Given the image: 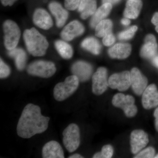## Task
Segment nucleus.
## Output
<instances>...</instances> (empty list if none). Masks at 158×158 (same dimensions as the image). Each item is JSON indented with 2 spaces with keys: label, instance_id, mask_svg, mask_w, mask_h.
<instances>
[{
  "label": "nucleus",
  "instance_id": "obj_13",
  "mask_svg": "<svg viewBox=\"0 0 158 158\" xmlns=\"http://www.w3.org/2000/svg\"><path fill=\"white\" fill-rule=\"evenodd\" d=\"M142 105L145 110H149L158 106V90L155 84L147 86L142 94Z\"/></svg>",
  "mask_w": 158,
  "mask_h": 158
},
{
  "label": "nucleus",
  "instance_id": "obj_21",
  "mask_svg": "<svg viewBox=\"0 0 158 158\" xmlns=\"http://www.w3.org/2000/svg\"><path fill=\"white\" fill-rule=\"evenodd\" d=\"M113 5L110 3L103 4L99 8L97 9L95 13L92 15L90 21V25L92 28H95L97 25L102 20L105 19L109 15L112 10Z\"/></svg>",
  "mask_w": 158,
  "mask_h": 158
},
{
  "label": "nucleus",
  "instance_id": "obj_39",
  "mask_svg": "<svg viewBox=\"0 0 158 158\" xmlns=\"http://www.w3.org/2000/svg\"><path fill=\"white\" fill-rule=\"evenodd\" d=\"M83 157L78 154H74L69 157V158H82Z\"/></svg>",
  "mask_w": 158,
  "mask_h": 158
},
{
  "label": "nucleus",
  "instance_id": "obj_33",
  "mask_svg": "<svg viewBox=\"0 0 158 158\" xmlns=\"http://www.w3.org/2000/svg\"><path fill=\"white\" fill-rule=\"evenodd\" d=\"M152 23L155 26V30L158 33V12H156L153 15L151 19Z\"/></svg>",
  "mask_w": 158,
  "mask_h": 158
},
{
  "label": "nucleus",
  "instance_id": "obj_9",
  "mask_svg": "<svg viewBox=\"0 0 158 158\" xmlns=\"http://www.w3.org/2000/svg\"><path fill=\"white\" fill-rule=\"evenodd\" d=\"M109 87L123 92L131 86V74L128 71L113 74L108 79Z\"/></svg>",
  "mask_w": 158,
  "mask_h": 158
},
{
  "label": "nucleus",
  "instance_id": "obj_14",
  "mask_svg": "<svg viewBox=\"0 0 158 158\" xmlns=\"http://www.w3.org/2000/svg\"><path fill=\"white\" fill-rule=\"evenodd\" d=\"M72 73L77 77L79 81L85 82L90 78L93 68L88 62L83 61H78L75 62L71 68Z\"/></svg>",
  "mask_w": 158,
  "mask_h": 158
},
{
  "label": "nucleus",
  "instance_id": "obj_40",
  "mask_svg": "<svg viewBox=\"0 0 158 158\" xmlns=\"http://www.w3.org/2000/svg\"><path fill=\"white\" fill-rule=\"evenodd\" d=\"M154 158H158V154L156 156H155Z\"/></svg>",
  "mask_w": 158,
  "mask_h": 158
},
{
  "label": "nucleus",
  "instance_id": "obj_1",
  "mask_svg": "<svg viewBox=\"0 0 158 158\" xmlns=\"http://www.w3.org/2000/svg\"><path fill=\"white\" fill-rule=\"evenodd\" d=\"M50 118L43 116L39 106L28 104L24 108L17 126L19 137L30 138L46 131Z\"/></svg>",
  "mask_w": 158,
  "mask_h": 158
},
{
  "label": "nucleus",
  "instance_id": "obj_11",
  "mask_svg": "<svg viewBox=\"0 0 158 158\" xmlns=\"http://www.w3.org/2000/svg\"><path fill=\"white\" fill-rule=\"evenodd\" d=\"M131 86L134 93L138 96L142 95L147 87L148 81L137 68H133L131 72Z\"/></svg>",
  "mask_w": 158,
  "mask_h": 158
},
{
  "label": "nucleus",
  "instance_id": "obj_10",
  "mask_svg": "<svg viewBox=\"0 0 158 158\" xmlns=\"http://www.w3.org/2000/svg\"><path fill=\"white\" fill-rule=\"evenodd\" d=\"M148 135L142 130H135L131 133L130 144L131 151L137 154L147 146L149 142Z\"/></svg>",
  "mask_w": 158,
  "mask_h": 158
},
{
  "label": "nucleus",
  "instance_id": "obj_32",
  "mask_svg": "<svg viewBox=\"0 0 158 158\" xmlns=\"http://www.w3.org/2000/svg\"><path fill=\"white\" fill-rule=\"evenodd\" d=\"M116 41V38L113 33H110L103 37L102 42L106 46L113 45Z\"/></svg>",
  "mask_w": 158,
  "mask_h": 158
},
{
  "label": "nucleus",
  "instance_id": "obj_36",
  "mask_svg": "<svg viewBox=\"0 0 158 158\" xmlns=\"http://www.w3.org/2000/svg\"><path fill=\"white\" fill-rule=\"evenodd\" d=\"M120 0H102L103 4L104 3H110L112 5L117 4Z\"/></svg>",
  "mask_w": 158,
  "mask_h": 158
},
{
  "label": "nucleus",
  "instance_id": "obj_3",
  "mask_svg": "<svg viewBox=\"0 0 158 158\" xmlns=\"http://www.w3.org/2000/svg\"><path fill=\"white\" fill-rule=\"evenodd\" d=\"M77 77L73 75L68 77L63 82L58 83L54 89V96L58 101H62L68 98L77 90L79 85Z\"/></svg>",
  "mask_w": 158,
  "mask_h": 158
},
{
  "label": "nucleus",
  "instance_id": "obj_37",
  "mask_svg": "<svg viewBox=\"0 0 158 158\" xmlns=\"http://www.w3.org/2000/svg\"><path fill=\"white\" fill-rule=\"evenodd\" d=\"M131 21L129 19L125 18L121 20V23L124 26H128L130 24Z\"/></svg>",
  "mask_w": 158,
  "mask_h": 158
},
{
  "label": "nucleus",
  "instance_id": "obj_20",
  "mask_svg": "<svg viewBox=\"0 0 158 158\" xmlns=\"http://www.w3.org/2000/svg\"><path fill=\"white\" fill-rule=\"evenodd\" d=\"M141 0H128L126 5L123 15L129 19H135L140 14L142 7Z\"/></svg>",
  "mask_w": 158,
  "mask_h": 158
},
{
  "label": "nucleus",
  "instance_id": "obj_25",
  "mask_svg": "<svg viewBox=\"0 0 158 158\" xmlns=\"http://www.w3.org/2000/svg\"><path fill=\"white\" fill-rule=\"evenodd\" d=\"M55 48L60 56L64 59H70L73 56V49L71 46L65 40H57L55 41Z\"/></svg>",
  "mask_w": 158,
  "mask_h": 158
},
{
  "label": "nucleus",
  "instance_id": "obj_15",
  "mask_svg": "<svg viewBox=\"0 0 158 158\" xmlns=\"http://www.w3.org/2000/svg\"><path fill=\"white\" fill-rule=\"evenodd\" d=\"M33 23L40 28L48 30L53 25L51 15L45 9L39 8L34 11L33 15Z\"/></svg>",
  "mask_w": 158,
  "mask_h": 158
},
{
  "label": "nucleus",
  "instance_id": "obj_29",
  "mask_svg": "<svg viewBox=\"0 0 158 158\" xmlns=\"http://www.w3.org/2000/svg\"><path fill=\"white\" fill-rule=\"evenodd\" d=\"M11 70L9 66L3 61L2 59L0 61V77L6 78L10 75Z\"/></svg>",
  "mask_w": 158,
  "mask_h": 158
},
{
  "label": "nucleus",
  "instance_id": "obj_2",
  "mask_svg": "<svg viewBox=\"0 0 158 158\" xmlns=\"http://www.w3.org/2000/svg\"><path fill=\"white\" fill-rule=\"evenodd\" d=\"M29 53L34 56H42L46 53L49 43L46 37L34 28L27 29L23 35Z\"/></svg>",
  "mask_w": 158,
  "mask_h": 158
},
{
  "label": "nucleus",
  "instance_id": "obj_6",
  "mask_svg": "<svg viewBox=\"0 0 158 158\" xmlns=\"http://www.w3.org/2000/svg\"><path fill=\"white\" fill-rule=\"evenodd\" d=\"M27 71L31 75L48 78L56 73V68L53 62L38 60L31 63L28 66Z\"/></svg>",
  "mask_w": 158,
  "mask_h": 158
},
{
  "label": "nucleus",
  "instance_id": "obj_24",
  "mask_svg": "<svg viewBox=\"0 0 158 158\" xmlns=\"http://www.w3.org/2000/svg\"><path fill=\"white\" fill-rule=\"evenodd\" d=\"M81 46L83 49L94 55L100 53L102 47L99 42L93 37H88L82 41Z\"/></svg>",
  "mask_w": 158,
  "mask_h": 158
},
{
  "label": "nucleus",
  "instance_id": "obj_26",
  "mask_svg": "<svg viewBox=\"0 0 158 158\" xmlns=\"http://www.w3.org/2000/svg\"><path fill=\"white\" fill-rule=\"evenodd\" d=\"M113 27V22L111 20H102L95 27V35L97 37H103L107 34L112 33Z\"/></svg>",
  "mask_w": 158,
  "mask_h": 158
},
{
  "label": "nucleus",
  "instance_id": "obj_30",
  "mask_svg": "<svg viewBox=\"0 0 158 158\" xmlns=\"http://www.w3.org/2000/svg\"><path fill=\"white\" fill-rule=\"evenodd\" d=\"M101 153L102 158H110L113 156L114 153V149L112 145L107 144L102 148Z\"/></svg>",
  "mask_w": 158,
  "mask_h": 158
},
{
  "label": "nucleus",
  "instance_id": "obj_35",
  "mask_svg": "<svg viewBox=\"0 0 158 158\" xmlns=\"http://www.w3.org/2000/svg\"><path fill=\"white\" fill-rule=\"evenodd\" d=\"M154 116L155 118V124L156 129L158 132V107L156 109L154 113Z\"/></svg>",
  "mask_w": 158,
  "mask_h": 158
},
{
  "label": "nucleus",
  "instance_id": "obj_4",
  "mask_svg": "<svg viewBox=\"0 0 158 158\" xmlns=\"http://www.w3.org/2000/svg\"><path fill=\"white\" fill-rule=\"evenodd\" d=\"M4 44L6 49L10 51L16 48L21 36V31L16 23L7 20L3 25Z\"/></svg>",
  "mask_w": 158,
  "mask_h": 158
},
{
  "label": "nucleus",
  "instance_id": "obj_8",
  "mask_svg": "<svg viewBox=\"0 0 158 158\" xmlns=\"http://www.w3.org/2000/svg\"><path fill=\"white\" fill-rule=\"evenodd\" d=\"M92 81L94 94L100 95L104 93L109 87L106 69L104 67L98 69L92 76Z\"/></svg>",
  "mask_w": 158,
  "mask_h": 158
},
{
  "label": "nucleus",
  "instance_id": "obj_22",
  "mask_svg": "<svg viewBox=\"0 0 158 158\" xmlns=\"http://www.w3.org/2000/svg\"><path fill=\"white\" fill-rule=\"evenodd\" d=\"M78 11L81 13V17L85 19L93 15L97 10L96 0H81L78 7Z\"/></svg>",
  "mask_w": 158,
  "mask_h": 158
},
{
  "label": "nucleus",
  "instance_id": "obj_34",
  "mask_svg": "<svg viewBox=\"0 0 158 158\" xmlns=\"http://www.w3.org/2000/svg\"><path fill=\"white\" fill-rule=\"evenodd\" d=\"M17 1V0H1V2L4 6H11Z\"/></svg>",
  "mask_w": 158,
  "mask_h": 158
},
{
  "label": "nucleus",
  "instance_id": "obj_5",
  "mask_svg": "<svg viewBox=\"0 0 158 158\" xmlns=\"http://www.w3.org/2000/svg\"><path fill=\"white\" fill-rule=\"evenodd\" d=\"M114 106L122 109L125 115L128 118L135 117L138 113V108L135 105V99L131 95L117 93L112 99Z\"/></svg>",
  "mask_w": 158,
  "mask_h": 158
},
{
  "label": "nucleus",
  "instance_id": "obj_38",
  "mask_svg": "<svg viewBox=\"0 0 158 158\" xmlns=\"http://www.w3.org/2000/svg\"><path fill=\"white\" fill-rule=\"evenodd\" d=\"M152 63L153 65L158 69V55H156L153 58Z\"/></svg>",
  "mask_w": 158,
  "mask_h": 158
},
{
  "label": "nucleus",
  "instance_id": "obj_19",
  "mask_svg": "<svg viewBox=\"0 0 158 158\" xmlns=\"http://www.w3.org/2000/svg\"><path fill=\"white\" fill-rule=\"evenodd\" d=\"M42 156L44 158H63L64 152L58 142L49 141L43 148Z\"/></svg>",
  "mask_w": 158,
  "mask_h": 158
},
{
  "label": "nucleus",
  "instance_id": "obj_16",
  "mask_svg": "<svg viewBox=\"0 0 158 158\" xmlns=\"http://www.w3.org/2000/svg\"><path fill=\"white\" fill-rule=\"evenodd\" d=\"M158 47L156 39L154 35L148 34L144 38V44L141 49L140 56L144 59H152L156 54Z\"/></svg>",
  "mask_w": 158,
  "mask_h": 158
},
{
  "label": "nucleus",
  "instance_id": "obj_28",
  "mask_svg": "<svg viewBox=\"0 0 158 158\" xmlns=\"http://www.w3.org/2000/svg\"><path fill=\"white\" fill-rule=\"evenodd\" d=\"M156 151L152 147H148L144 149L141 150L140 152L137 154L135 158H154Z\"/></svg>",
  "mask_w": 158,
  "mask_h": 158
},
{
  "label": "nucleus",
  "instance_id": "obj_18",
  "mask_svg": "<svg viewBox=\"0 0 158 158\" xmlns=\"http://www.w3.org/2000/svg\"><path fill=\"white\" fill-rule=\"evenodd\" d=\"M131 46L129 44H116L108 50V55L114 59H124L129 56L131 52Z\"/></svg>",
  "mask_w": 158,
  "mask_h": 158
},
{
  "label": "nucleus",
  "instance_id": "obj_27",
  "mask_svg": "<svg viewBox=\"0 0 158 158\" xmlns=\"http://www.w3.org/2000/svg\"><path fill=\"white\" fill-rule=\"evenodd\" d=\"M137 30L138 27L136 26L131 27L127 30L119 33L118 35V39L120 40H128L131 39L134 37Z\"/></svg>",
  "mask_w": 158,
  "mask_h": 158
},
{
  "label": "nucleus",
  "instance_id": "obj_12",
  "mask_svg": "<svg viewBox=\"0 0 158 158\" xmlns=\"http://www.w3.org/2000/svg\"><path fill=\"white\" fill-rule=\"evenodd\" d=\"M85 28L77 20H73L69 23L61 32V37L63 40L69 41L84 34Z\"/></svg>",
  "mask_w": 158,
  "mask_h": 158
},
{
  "label": "nucleus",
  "instance_id": "obj_7",
  "mask_svg": "<svg viewBox=\"0 0 158 158\" xmlns=\"http://www.w3.org/2000/svg\"><path fill=\"white\" fill-rule=\"evenodd\" d=\"M63 143L69 152L75 151L80 144V131L79 127L75 123L69 124L63 131Z\"/></svg>",
  "mask_w": 158,
  "mask_h": 158
},
{
  "label": "nucleus",
  "instance_id": "obj_17",
  "mask_svg": "<svg viewBox=\"0 0 158 158\" xmlns=\"http://www.w3.org/2000/svg\"><path fill=\"white\" fill-rule=\"evenodd\" d=\"M48 8L51 13L56 19L57 27L61 28L65 25L69 17L68 11L60 3L53 1L49 3Z\"/></svg>",
  "mask_w": 158,
  "mask_h": 158
},
{
  "label": "nucleus",
  "instance_id": "obj_31",
  "mask_svg": "<svg viewBox=\"0 0 158 158\" xmlns=\"http://www.w3.org/2000/svg\"><path fill=\"white\" fill-rule=\"evenodd\" d=\"M81 0H65L64 5L66 9L73 11L77 9Z\"/></svg>",
  "mask_w": 158,
  "mask_h": 158
},
{
  "label": "nucleus",
  "instance_id": "obj_23",
  "mask_svg": "<svg viewBox=\"0 0 158 158\" xmlns=\"http://www.w3.org/2000/svg\"><path fill=\"white\" fill-rule=\"evenodd\" d=\"M8 55L14 59L15 66L19 70L22 71L24 69L27 62V56L24 50L21 48H15L9 51Z\"/></svg>",
  "mask_w": 158,
  "mask_h": 158
}]
</instances>
